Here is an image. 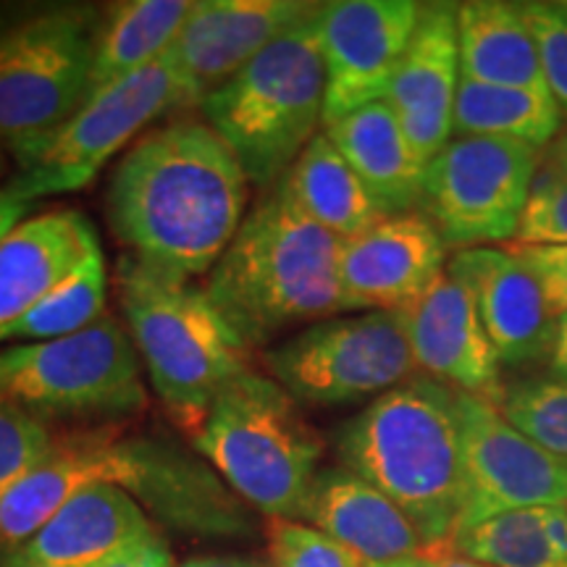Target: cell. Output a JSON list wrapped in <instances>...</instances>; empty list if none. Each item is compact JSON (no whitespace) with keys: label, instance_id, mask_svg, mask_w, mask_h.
Returning <instances> with one entry per match:
<instances>
[{"label":"cell","instance_id":"ba28073f","mask_svg":"<svg viewBox=\"0 0 567 567\" xmlns=\"http://www.w3.org/2000/svg\"><path fill=\"white\" fill-rule=\"evenodd\" d=\"M184 84L166 55L153 66L95 90L69 122L45 137L9 151L17 174L6 187L21 200L66 195L87 187L97 172L163 113L187 111Z\"/></svg>","mask_w":567,"mask_h":567},{"label":"cell","instance_id":"4316f807","mask_svg":"<svg viewBox=\"0 0 567 567\" xmlns=\"http://www.w3.org/2000/svg\"><path fill=\"white\" fill-rule=\"evenodd\" d=\"M189 0H130L111 6L95 30L92 92L158 63L187 21Z\"/></svg>","mask_w":567,"mask_h":567},{"label":"cell","instance_id":"d4e9b609","mask_svg":"<svg viewBox=\"0 0 567 567\" xmlns=\"http://www.w3.org/2000/svg\"><path fill=\"white\" fill-rule=\"evenodd\" d=\"M457 38L463 76L499 87L549 92L536 40L517 3L471 0L457 6Z\"/></svg>","mask_w":567,"mask_h":567},{"label":"cell","instance_id":"60d3db41","mask_svg":"<svg viewBox=\"0 0 567 567\" xmlns=\"http://www.w3.org/2000/svg\"><path fill=\"white\" fill-rule=\"evenodd\" d=\"M544 161L551 163V166L563 168V172H567V124L563 126V132L557 134V140L547 147V158H544Z\"/></svg>","mask_w":567,"mask_h":567},{"label":"cell","instance_id":"52a82bcc","mask_svg":"<svg viewBox=\"0 0 567 567\" xmlns=\"http://www.w3.org/2000/svg\"><path fill=\"white\" fill-rule=\"evenodd\" d=\"M0 400L45 417H122L147 405L140 352L111 313L76 334L0 344Z\"/></svg>","mask_w":567,"mask_h":567},{"label":"cell","instance_id":"7c38bea8","mask_svg":"<svg viewBox=\"0 0 567 567\" xmlns=\"http://www.w3.org/2000/svg\"><path fill=\"white\" fill-rule=\"evenodd\" d=\"M463 431V509L457 530L526 507L567 505V460L523 436L499 408L457 392Z\"/></svg>","mask_w":567,"mask_h":567},{"label":"cell","instance_id":"277c9868","mask_svg":"<svg viewBox=\"0 0 567 567\" xmlns=\"http://www.w3.org/2000/svg\"><path fill=\"white\" fill-rule=\"evenodd\" d=\"M118 297L142 365L166 413L197 434L218 394L250 373V347L218 313L205 289L126 255Z\"/></svg>","mask_w":567,"mask_h":567},{"label":"cell","instance_id":"5b68a950","mask_svg":"<svg viewBox=\"0 0 567 567\" xmlns=\"http://www.w3.org/2000/svg\"><path fill=\"white\" fill-rule=\"evenodd\" d=\"M321 3L200 103L203 122L239 161L247 182L274 187L323 126Z\"/></svg>","mask_w":567,"mask_h":567},{"label":"cell","instance_id":"f35d334b","mask_svg":"<svg viewBox=\"0 0 567 567\" xmlns=\"http://www.w3.org/2000/svg\"><path fill=\"white\" fill-rule=\"evenodd\" d=\"M547 363H549V375H555V379H567V313L557 316L555 337H551Z\"/></svg>","mask_w":567,"mask_h":567},{"label":"cell","instance_id":"30bf717a","mask_svg":"<svg viewBox=\"0 0 567 567\" xmlns=\"http://www.w3.org/2000/svg\"><path fill=\"white\" fill-rule=\"evenodd\" d=\"M264 363L295 402L310 408L379 400L417 375L402 313H363L305 326L268 347Z\"/></svg>","mask_w":567,"mask_h":567},{"label":"cell","instance_id":"ffe728a7","mask_svg":"<svg viewBox=\"0 0 567 567\" xmlns=\"http://www.w3.org/2000/svg\"><path fill=\"white\" fill-rule=\"evenodd\" d=\"M446 271L471 289L502 368L515 371L547 358L557 318L542 284L515 252L499 247L460 250L452 255Z\"/></svg>","mask_w":567,"mask_h":567},{"label":"cell","instance_id":"9a60e30c","mask_svg":"<svg viewBox=\"0 0 567 567\" xmlns=\"http://www.w3.org/2000/svg\"><path fill=\"white\" fill-rule=\"evenodd\" d=\"M305 0H197L166 59L187 92L189 109L239 74L268 45L308 19Z\"/></svg>","mask_w":567,"mask_h":567},{"label":"cell","instance_id":"cb8c5ba5","mask_svg":"<svg viewBox=\"0 0 567 567\" xmlns=\"http://www.w3.org/2000/svg\"><path fill=\"white\" fill-rule=\"evenodd\" d=\"M323 132L360 176L384 216H405L421 208L425 166L410 147L405 130L386 101L365 105Z\"/></svg>","mask_w":567,"mask_h":567},{"label":"cell","instance_id":"74e56055","mask_svg":"<svg viewBox=\"0 0 567 567\" xmlns=\"http://www.w3.org/2000/svg\"><path fill=\"white\" fill-rule=\"evenodd\" d=\"M30 200H21V197L13 195L6 184L0 187V243H3L24 218H30Z\"/></svg>","mask_w":567,"mask_h":567},{"label":"cell","instance_id":"ee69618b","mask_svg":"<svg viewBox=\"0 0 567 567\" xmlns=\"http://www.w3.org/2000/svg\"><path fill=\"white\" fill-rule=\"evenodd\" d=\"M9 168H11V155L3 145H0V179H3V176H9Z\"/></svg>","mask_w":567,"mask_h":567},{"label":"cell","instance_id":"44dd1931","mask_svg":"<svg viewBox=\"0 0 567 567\" xmlns=\"http://www.w3.org/2000/svg\"><path fill=\"white\" fill-rule=\"evenodd\" d=\"M158 538L145 509L126 488L95 484L59 509L32 542L6 563L34 567H97L134 544Z\"/></svg>","mask_w":567,"mask_h":567},{"label":"cell","instance_id":"d590c367","mask_svg":"<svg viewBox=\"0 0 567 567\" xmlns=\"http://www.w3.org/2000/svg\"><path fill=\"white\" fill-rule=\"evenodd\" d=\"M509 252L526 264L542 292L547 297L549 310L557 316L567 313V245H509Z\"/></svg>","mask_w":567,"mask_h":567},{"label":"cell","instance_id":"9c48e42d","mask_svg":"<svg viewBox=\"0 0 567 567\" xmlns=\"http://www.w3.org/2000/svg\"><path fill=\"white\" fill-rule=\"evenodd\" d=\"M97 17L87 9L32 13L0 32V145L45 137L92 95Z\"/></svg>","mask_w":567,"mask_h":567},{"label":"cell","instance_id":"f1b7e54d","mask_svg":"<svg viewBox=\"0 0 567 567\" xmlns=\"http://www.w3.org/2000/svg\"><path fill=\"white\" fill-rule=\"evenodd\" d=\"M450 549L484 567H567L549 536V505L513 509L457 530Z\"/></svg>","mask_w":567,"mask_h":567},{"label":"cell","instance_id":"83f0119b","mask_svg":"<svg viewBox=\"0 0 567 567\" xmlns=\"http://www.w3.org/2000/svg\"><path fill=\"white\" fill-rule=\"evenodd\" d=\"M565 111L542 90L499 87L460 76L455 101V137H502L542 151L557 140Z\"/></svg>","mask_w":567,"mask_h":567},{"label":"cell","instance_id":"e0dca14e","mask_svg":"<svg viewBox=\"0 0 567 567\" xmlns=\"http://www.w3.org/2000/svg\"><path fill=\"white\" fill-rule=\"evenodd\" d=\"M402 318L417 371L455 392L499 405L507 386L502 365L463 281L444 271L421 300L402 310Z\"/></svg>","mask_w":567,"mask_h":567},{"label":"cell","instance_id":"603a6c76","mask_svg":"<svg viewBox=\"0 0 567 567\" xmlns=\"http://www.w3.org/2000/svg\"><path fill=\"white\" fill-rule=\"evenodd\" d=\"M101 250L90 218L74 208H53L24 218L0 243V329L30 313Z\"/></svg>","mask_w":567,"mask_h":567},{"label":"cell","instance_id":"e575fe53","mask_svg":"<svg viewBox=\"0 0 567 567\" xmlns=\"http://www.w3.org/2000/svg\"><path fill=\"white\" fill-rule=\"evenodd\" d=\"M534 34L544 80L559 109L567 113V3H517Z\"/></svg>","mask_w":567,"mask_h":567},{"label":"cell","instance_id":"8992f818","mask_svg":"<svg viewBox=\"0 0 567 567\" xmlns=\"http://www.w3.org/2000/svg\"><path fill=\"white\" fill-rule=\"evenodd\" d=\"M193 439L197 455L252 509L302 520L323 442L305 421L300 402L274 379L250 371L231 381Z\"/></svg>","mask_w":567,"mask_h":567},{"label":"cell","instance_id":"7bdbcfd3","mask_svg":"<svg viewBox=\"0 0 567 567\" xmlns=\"http://www.w3.org/2000/svg\"><path fill=\"white\" fill-rule=\"evenodd\" d=\"M363 567H436V559H434V555H421V557L400 559V563H384V565H363Z\"/></svg>","mask_w":567,"mask_h":567},{"label":"cell","instance_id":"8d00e7d4","mask_svg":"<svg viewBox=\"0 0 567 567\" xmlns=\"http://www.w3.org/2000/svg\"><path fill=\"white\" fill-rule=\"evenodd\" d=\"M97 567H176L172 551H168L163 538H151V542L134 544V547L124 549L122 555L111 557L109 563Z\"/></svg>","mask_w":567,"mask_h":567},{"label":"cell","instance_id":"7402d4cb","mask_svg":"<svg viewBox=\"0 0 567 567\" xmlns=\"http://www.w3.org/2000/svg\"><path fill=\"white\" fill-rule=\"evenodd\" d=\"M302 520L350 549L363 565L429 555L413 520L389 496L344 465L318 471Z\"/></svg>","mask_w":567,"mask_h":567},{"label":"cell","instance_id":"ac0fdd59","mask_svg":"<svg viewBox=\"0 0 567 567\" xmlns=\"http://www.w3.org/2000/svg\"><path fill=\"white\" fill-rule=\"evenodd\" d=\"M460 76L463 66H460L457 6H423L413 40L384 97L423 166H429L455 137Z\"/></svg>","mask_w":567,"mask_h":567},{"label":"cell","instance_id":"836d02e7","mask_svg":"<svg viewBox=\"0 0 567 567\" xmlns=\"http://www.w3.org/2000/svg\"><path fill=\"white\" fill-rule=\"evenodd\" d=\"M509 245H567V172L544 161Z\"/></svg>","mask_w":567,"mask_h":567},{"label":"cell","instance_id":"1f68e13d","mask_svg":"<svg viewBox=\"0 0 567 567\" xmlns=\"http://www.w3.org/2000/svg\"><path fill=\"white\" fill-rule=\"evenodd\" d=\"M55 436L45 417L0 400V496L53 450Z\"/></svg>","mask_w":567,"mask_h":567},{"label":"cell","instance_id":"d6986e66","mask_svg":"<svg viewBox=\"0 0 567 567\" xmlns=\"http://www.w3.org/2000/svg\"><path fill=\"white\" fill-rule=\"evenodd\" d=\"M130 463L111 431L55 436L53 450L0 496V565L32 542L59 509L95 484L124 486Z\"/></svg>","mask_w":567,"mask_h":567},{"label":"cell","instance_id":"8fae6325","mask_svg":"<svg viewBox=\"0 0 567 567\" xmlns=\"http://www.w3.org/2000/svg\"><path fill=\"white\" fill-rule=\"evenodd\" d=\"M538 172V151L502 137H452L425 166L423 216L446 247L513 243Z\"/></svg>","mask_w":567,"mask_h":567},{"label":"cell","instance_id":"2e32d148","mask_svg":"<svg viewBox=\"0 0 567 567\" xmlns=\"http://www.w3.org/2000/svg\"><path fill=\"white\" fill-rule=\"evenodd\" d=\"M446 271V245L423 213L386 216L342 247L347 310L402 313Z\"/></svg>","mask_w":567,"mask_h":567},{"label":"cell","instance_id":"484cf974","mask_svg":"<svg viewBox=\"0 0 567 567\" xmlns=\"http://www.w3.org/2000/svg\"><path fill=\"white\" fill-rule=\"evenodd\" d=\"M284 184L316 224L344 243L386 218L326 132H318L310 140L284 176Z\"/></svg>","mask_w":567,"mask_h":567},{"label":"cell","instance_id":"4dcf8cb0","mask_svg":"<svg viewBox=\"0 0 567 567\" xmlns=\"http://www.w3.org/2000/svg\"><path fill=\"white\" fill-rule=\"evenodd\" d=\"M496 408L523 436L567 460V379L528 375L507 384Z\"/></svg>","mask_w":567,"mask_h":567},{"label":"cell","instance_id":"d6a6232c","mask_svg":"<svg viewBox=\"0 0 567 567\" xmlns=\"http://www.w3.org/2000/svg\"><path fill=\"white\" fill-rule=\"evenodd\" d=\"M266 536L271 567H363L350 549L308 523L268 517Z\"/></svg>","mask_w":567,"mask_h":567},{"label":"cell","instance_id":"7a4b0ae2","mask_svg":"<svg viewBox=\"0 0 567 567\" xmlns=\"http://www.w3.org/2000/svg\"><path fill=\"white\" fill-rule=\"evenodd\" d=\"M342 247L281 179L247 213L203 289L250 350L266 347L289 326L344 313Z\"/></svg>","mask_w":567,"mask_h":567},{"label":"cell","instance_id":"3957f363","mask_svg":"<svg viewBox=\"0 0 567 567\" xmlns=\"http://www.w3.org/2000/svg\"><path fill=\"white\" fill-rule=\"evenodd\" d=\"M347 471L389 496L423 536L429 555L450 549L463 509V431L455 389L429 375L373 400L342 423Z\"/></svg>","mask_w":567,"mask_h":567},{"label":"cell","instance_id":"6da1fadb","mask_svg":"<svg viewBox=\"0 0 567 567\" xmlns=\"http://www.w3.org/2000/svg\"><path fill=\"white\" fill-rule=\"evenodd\" d=\"M247 176L205 122L145 134L111 176L105 208L130 258L193 281L213 271L245 221Z\"/></svg>","mask_w":567,"mask_h":567},{"label":"cell","instance_id":"f546056e","mask_svg":"<svg viewBox=\"0 0 567 567\" xmlns=\"http://www.w3.org/2000/svg\"><path fill=\"white\" fill-rule=\"evenodd\" d=\"M105 295H109V274H105L103 250H95L66 281L42 297L30 313L3 326L0 344L48 342V339L76 334L109 313Z\"/></svg>","mask_w":567,"mask_h":567},{"label":"cell","instance_id":"4fadbf2b","mask_svg":"<svg viewBox=\"0 0 567 567\" xmlns=\"http://www.w3.org/2000/svg\"><path fill=\"white\" fill-rule=\"evenodd\" d=\"M421 13L423 3L415 0L321 3L318 38L326 66L323 130L365 105L384 101Z\"/></svg>","mask_w":567,"mask_h":567},{"label":"cell","instance_id":"ab89813d","mask_svg":"<svg viewBox=\"0 0 567 567\" xmlns=\"http://www.w3.org/2000/svg\"><path fill=\"white\" fill-rule=\"evenodd\" d=\"M176 567H271L264 559L239 557V555H210V557H193Z\"/></svg>","mask_w":567,"mask_h":567},{"label":"cell","instance_id":"b9f144b4","mask_svg":"<svg viewBox=\"0 0 567 567\" xmlns=\"http://www.w3.org/2000/svg\"><path fill=\"white\" fill-rule=\"evenodd\" d=\"M434 559H436V567H484V565L471 563V559L455 555V551H452V549L434 551Z\"/></svg>","mask_w":567,"mask_h":567},{"label":"cell","instance_id":"5bb4252c","mask_svg":"<svg viewBox=\"0 0 567 567\" xmlns=\"http://www.w3.org/2000/svg\"><path fill=\"white\" fill-rule=\"evenodd\" d=\"M130 463L124 486L142 509L182 534L239 538L255 530L250 505L203 455L166 439H122Z\"/></svg>","mask_w":567,"mask_h":567}]
</instances>
